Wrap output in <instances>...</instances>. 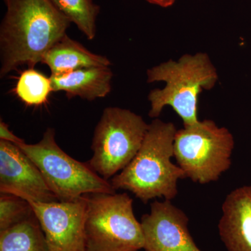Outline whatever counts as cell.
<instances>
[{"label": "cell", "instance_id": "6", "mask_svg": "<svg viewBox=\"0 0 251 251\" xmlns=\"http://www.w3.org/2000/svg\"><path fill=\"white\" fill-rule=\"evenodd\" d=\"M234 148L233 135L227 128L205 120L177 130L174 157L186 178L206 184L229 169Z\"/></svg>", "mask_w": 251, "mask_h": 251}, {"label": "cell", "instance_id": "21", "mask_svg": "<svg viewBox=\"0 0 251 251\" xmlns=\"http://www.w3.org/2000/svg\"></svg>", "mask_w": 251, "mask_h": 251}, {"label": "cell", "instance_id": "10", "mask_svg": "<svg viewBox=\"0 0 251 251\" xmlns=\"http://www.w3.org/2000/svg\"><path fill=\"white\" fill-rule=\"evenodd\" d=\"M0 192L38 202L59 201L40 170L16 144L0 140Z\"/></svg>", "mask_w": 251, "mask_h": 251}, {"label": "cell", "instance_id": "17", "mask_svg": "<svg viewBox=\"0 0 251 251\" xmlns=\"http://www.w3.org/2000/svg\"><path fill=\"white\" fill-rule=\"evenodd\" d=\"M34 215L30 203L24 198L9 193H1L0 232L21 224Z\"/></svg>", "mask_w": 251, "mask_h": 251}, {"label": "cell", "instance_id": "16", "mask_svg": "<svg viewBox=\"0 0 251 251\" xmlns=\"http://www.w3.org/2000/svg\"><path fill=\"white\" fill-rule=\"evenodd\" d=\"M53 92L50 77L28 68L21 73L15 87V93L23 103L29 106H39L47 102Z\"/></svg>", "mask_w": 251, "mask_h": 251}, {"label": "cell", "instance_id": "12", "mask_svg": "<svg viewBox=\"0 0 251 251\" xmlns=\"http://www.w3.org/2000/svg\"><path fill=\"white\" fill-rule=\"evenodd\" d=\"M50 77L53 92H65L69 99L80 97L91 101L110 93L113 73L110 67H90Z\"/></svg>", "mask_w": 251, "mask_h": 251}, {"label": "cell", "instance_id": "4", "mask_svg": "<svg viewBox=\"0 0 251 251\" xmlns=\"http://www.w3.org/2000/svg\"><path fill=\"white\" fill-rule=\"evenodd\" d=\"M86 200V251L144 249L143 228L127 193H94Z\"/></svg>", "mask_w": 251, "mask_h": 251}, {"label": "cell", "instance_id": "2", "mask_svg": "<svg viewBox=\"0 0 251 251\" xmlns=\"http://www.w3.org/2000/svg\"><path fill=\"white\" fill-rule=\"evenodd\" d=\"M176 131L172 122L154 119L134 158L110 180L114 189L130 191L144 203L156 198L174 199L178 181L186 178L171 160Z\"/></svg>", "mask_w": 251, "mask_h": 251}, {"label": "cell", "instance_id": "3", "mask_svg": "<svg viewBox=\"0 0 251 251\" xmlns=\"http://www.w3.org/2000/svg\"><path fill=\"white\" fill-rule=\"evenodd\" d=\"M217 71L207 54H186L179 60H169L148 69L149 83L164 82L163 89L151 90L148 95L151 104L149 116L156 119L163 108L171 107L183 121L184 126L196 125L200 94L214 88Z\"/></svg>", "mask_w": 251, "mask_h": 251}, {"label": "cell", "instance_id": "9", "mask_svg": "<svg viewBox=\"0 0 251 251\" xmlns=\"http://www.w3.org/2000/svg\"><path fill=\"white\" fill-rule=\"evenodd\" d=\"M150 214L141 219L147 251H202L188 229V217L171 201L151 203Z\"/></svg>", "mask_w": 251, "mask_h": 251}, {"label": "cell", "instance_id": "15", "mask_svg": "<svg viewBox=\"0 0 251 251\" xmlns=\"http://www.w3.org/2000/svg\"><path fill=\"white\" fill-rule=\"evenodd\" d=\"M57 9L74 23L88 40L97 34V20L100 6L93 0H50Z\"/></svg>", "mask_w": 251, "mask_h": 251}, {"label": "cell", "instance_id": "1", "mask_svg": "<svg viewBox=\"0 0 251 251\" xmlns=\"http://www.w3.org/2000/svg\"><path fill=\"white\" fill-rule=\"evenodd\" d=\"M0 25V77L34 68L67 34L71 21L50 0H7Z\"/></svg>", "mask_w": 251, "mask_h": 251}, {"label": "cell", "instance_id": "11", "mask_svg": "<svg viewBox=\"0 0 251 251\" xmlns=\"http://www.w3.org/2000/svg\"><path fill=\"white\" fill-rule=\"evenodd\" d=\"M219 223L221 241L227 251H251V185L226 196Z\"/></svg>", "mask_w": 251, "mask_h": 251}, {"label": "cell", "instance_id": "14", "mask_svg": "<svg viewBox=\"0 0 251 251\" xmlns=\"http://www.w3.org/2000/svg\"><path fill=\"white\" fill-rule=\"evenodd\" d=\"M0 251H50L36 216L1 231Z\"/></svg>", "mask_w": 251, "mask_h": 251}, {"label": "cell", "instance_id": "18", "mask_svg": "<svg viewBox=\"0 0 251 251\" xmlns=\"http://www.w3.org/2000/svg\"><path fill=\"white\" fill-rule=\"evenodd\" d=\"M0 140H4V141L9 142V143L16 144V145L25 143L24 140L18 138L17 135H15L9 129V126L2 120L0 122Z\"/></svg>", "mask_w": 251, "mask_h": 251}, {"label": "cell", "instance_id": "20", "mask_svg": "<svg viewBox=\"0 0 251 251\" xmlns=\"http://www.w3.org/2000/svg\"><path fill=\"white\" fill-rule=\"evenodd\" d=\"M4 2H6V1H7V0H4Z\"/></svg>", "mask_w": 251, "mask_h": 251}, {"label": "cell", "instance_id": "13", "mask_svg": "<svg viewBox=\"0 0 251 251\" xmlns=\"http://www.w3.org/2000/svg\"><path fill=\"white\" fill-rule=\"evenodd\" d=\"M41 63L49 67L53 75L84 68L110 67L111 64L106 57L91 52L67 34L46 52Z\"/></svg>", "mask_w": 251, "mask_h": 251}, {"label": "cell", "instance_id": "7", "mask_svg": "<svg viewBox=\"0 0 251 251\" xmlns=\"http://www.w3.org/2000/svg\"><path fill=\"white\" fill-rule=\"evenodd\" d=\"M149 125L140 115L127 109H104L92 138L93 155L87 163L104 179H111L139 151Z\"/></svg>", "mask_w": 251, "mask_h": 251}, {"label": "cell", "instance_id": "5", "mask_svg": "<svg viewBox=\"0 0 251 251\" xmlns=\"http://www.w3.org/2000/svg\"><path fill=\"white\" fill-rule=\"evenodd\" d=\"M40 170L59 201H72L85 195L115 193L111 183L89 163L74 159L57 145L54 128H48L39 143L18 145Z\"/></svg>", "mask_w": 251, "mask_h": 251}, {"label": "cell", "instance_id": "19", "mask_svg": "<svg viewBox=\"0 0 251 251\" xmlns=\"http://www.w3.org/2000/svg\"><path fill=\"white\" fill-rule=\"evenodd\" d=\"M151 4L157 5L163 8H168L173 6L176 0H145Z\"/></svg>", "mask_w": 251, "mask_h": 251}, {"label": "cell", "instance_id": "8", "mask_svg": "<svg viewBox=\"0 0 251 251\" xmlns=\"http://www.w3.org/2000/svg\"><path fill=\"white\" fill-rule=\"evenodd\" d=\"M27 201L39 221L50 251H86V195L72 201Z\"/></svg>", "mask_w": 251, "mask_h": 251}]
</instances>
